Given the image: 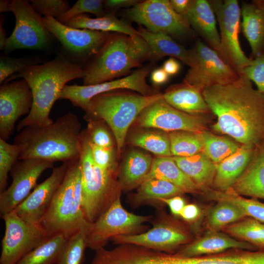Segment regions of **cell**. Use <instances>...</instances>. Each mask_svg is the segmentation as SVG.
Segmentation results:
<instances>
[{"label": "cell", "mask_w": 264, "mask_h": 264, "mask_svg": "<svg viewBox=\"0 0 264 264\" xmlns=\"http://www.w3.org/2000/svg\"><path fill=\"white\" fill-rule=\"evenodd\" d=\"M202 94L217 117L214 131L240 144L254 147L264 143V95L244 75L224 85L205 88Z\"/></svg>", "instance_id": "6da1fadb"}, {"label": "cell", "mask_w": 264, "mask_h": 264, "mask_svg": "<svg viewBox=\"0 0 264 264\" xmlns=\"http://www.w3.org/2000/svg\"><path fill=\"white\" fill-rule=\"evenodd\" d=\"M84 75L81 66L62 55L42 64L29 65L16 75L12 79H24L33 96L30 112L19 123L18 132L26 127L41 128L52 124L51 110L64 88L68 82Z\"/></svg>", "instance_id": "7a4b0ae2"}, {"label": "cell", "mask_w": 264, "mask_h": 264, "mask_svg": "<svg viewBox=\"0 0 264 264\" xmlns=\"http://www.w3.org/2000/svg\"><path fill=\"white\" fill-rule=\"evenodd\" d=\"M82 131L77 115L68 112L47 126L23 129L14 143L22 146L19 160L35 158L68 163L79 159Z\"/></svg>", "instance_id": "3957f363"}, {"label": "cell", "mask_w": 264, "mask_h": 264, "mask_svg": "<svg viewBox=\"0 0 264 264\" xmlns=\"http://www.w3.org/2000/svg\"><path fill=\"white\" fill-rule=\"evenodd\" d=\"M153 60L151 50L139 35L110 32L98 51L83 68L85 86L98 84L122 76L129 75L132 69Z\"/></svg>", "instance_id": "277c9868"}, {"label": "cell", "mask_w": 264, "mask_h": 264, "mask_svg": "<svg viewBox=\"0 0 264 264\" xmlns=\"http://www.w3.org/2000/svg\"><path fill=\"white\" fill-rule=\"evenodd\" d=\"M80 159L68 163L65 177L40 224L49 237L62 234L66 238L80 231H89L92 223L82 209Z\"/></svg>", "instance_id": "5b68a950"}, {"label": "cell", "mask_w": 264, "mask_h": 264, "mask_svg": "<svg viewBox=\"0 0 264 264\" xmlns=\"http://www.w3.org/2000/svg\"><path fill=\"white\" fill-rule=\"evenodd\" d=\"M82 209L87 220L94 223L118 198L122 191L118 172L104 170L95 163L86 130L79 138Z\"/></svg>", "instance_id": "8992f818"}, {"label": "cell", "mask_w": 264, "mask_h": 264, "mask_svg": "<svg viewBox=\"0 0 264 264\" xmlns=\"http://www.w3.org/2000/svg\"><path fill=\"white\" fill-rule=\"evenodd\" d=\"M119 89L99 94L92 98L85 111V115L104 120L114 137L117 154L127 139V133L139 114L147 107L163 97L158 93L144 96Z\"/></svg>", "instance_id": "52a82bcc"}, {"label": "cell", "mask_w": 264, "mask_h": 264, "mask_svg": "<svg viewBox=\"0 0 264 264\" xmlns=\"http://www.w3.org/2000/svg\"><path fill=\"white\" fill-rule=\"evenodd\" d=\"M153 226L141 234L113 237L115 244H133L154 250L175 253L194 239L190 228L184 223L158 210L151 220Z\"/></svg>", "instance_id": "ba28073f"}, {"label": "cell", "mask_w": 264, "mask_h": 264, "mask_svg": "<svg viewBox=\"0 0 264 264\" xmlns=\"http://www.w3.org/2000/svg\"><path fill=\"white\" fill-rule=\"evenodd\" d=\"M153 218L129 212L119 198L92 224L87 235V246L96 251L104 247L114 237L143 233L149 229L144 223Z\"/></svg>", "instance_id": "9c48e42d"}, {"label": "cell", "mask_w": 264, "mask_h": 264, "mask_svg": "<svg viewBox=\"0 0 264 264\" xmlns=\"http://www.w3.org/2000/svg\"><path fill=\"white\" fill-rule=\"evenodd\" d=\"M189 51L190 68L183 82L202 92L210 87L232 83L240 77L215 50L200 40Z\"/></svg>", "instance_id": "30bf717a"}, {"label": "cell", "mask_w": 264, "mask_h": 264, "mask_svg": "<svg viewBox=\"0 0 264 264\" xmlns=\"http://www.w3.org/2000/svg\"><path fill=\"white\" fill-rule=\"evenodd\" d=\"M125 14L127 18L153 32L165 33L178 38L192 34L186 17L176 13L168 0L139 1Z\"/></svg>", "instance_id": "8fae6325"}, {"label": "cell", "mask_w": 264, "mask_h": 264, "mask_svg": "<svg viewBox=\"0 0 264 264\" xmlns=\"http://www.w3.org/2000/svg\"><path fill=\"white\" fill-rule=\"evenodd\" d=\"M220 30L223 59L240 75L252 59L247 57L239 41L241 7L237 0H211Z\"/></svg>", "instance_id": "7c38bea8"}, {"label": "cell", "mask_w": 264, "mask_h": 264, "mask_svg": "<svg viewBox=\"0 0 264 264\" xmlns=\"http://www.w3.org/2000/svg\"><path fill=\"white\" fill-rule=\"evenodd\" d=\"M1 217L5 229L0 264H16L49 237L40 224L27 222L14 210Z\"/></svg>", "instance_id": "4fadbf2b"}, {"label": "cell", "mask_w": 264, "mask_h": 264, "mask_svg": "<svg viewBox=\"0 0 264 264\" xmlns=\"http://www.w3.org/2000/svg\"><path fill=\"white\" fill-rule=\"evenodd\" d=\"M11 11L16 24L8 37L4 51L10 53L18 49H41L47 46L52 36L45 27L43 18L26 0H13Z\"/></svg>", "instance_id": "5bb4252c"}, {"label": "cell", "mask_w": 264, "mask_h": 264, "mask_svg": "<svg viewBox=\"0 0 264 264\" xmlns=\"http://www.w3.org/2000/svg\"><path fill=\"white\" fill-rule=\"evenodd\" d=\"M208 115H193L179 110L163 97L147 107L134 124L140 128H153L170 132L184 131L200 133L207 130Z\"/></svg>", "instance_id": "9a60e30c"}, {"label": "cell", "mask_w": 264, "mask_h": 264, "mask_svg": "<svg viewBox=\"0 0 264 264\" xmlns=\"http://www.w3.org/2000/svg\"><path fill=\"white\" fill-rule=\"evenodd\" d=\"M152 68V64L146 65L120 79L92 85H66L59 99L69 100L72 105L86 111L94 97L110 91L127 89L144 96L157 94L146 82V77Z\"/></svg>", "instance_id": "2e32d148"}, {"label": "cell", "mask_w": 264, "mask_h": 264, "mask_svg": "<svg viewBox=\"0 0 264 264\" xmlns=\"http://www.w3.org/2000/svg\"><path fill=\"white\" fill-rule=\"evenodd\" d=\"M54 162L30 158L19 160L10 174L12 181L9 187L0 193L1 216L14 210L38 185L41 175L48 169L54 168Z\"/></svg>", "instance_id": "e0dca14e"}, {"label": "cell", "mask_w": 264, "mask_h": 264, "mask_svg": "<svg viewBox=\"0 0 264 264\" xmlns=\"http://www.w3.org/2000/svg\"><path fill=\"white\" fill-rule=\"evenodd\" d=\"M44 23L52 36L76 59L86 60L93 56L104 44L110 32L75 28L51 16L42 17Z\"/></svg>", "instance_id": "ac0fdd59"}, {"label": "cell", "mask_w": 264, "mask_h": 264, "mask_svg": "<svg viewBox=\"0 0 264 264\" xmlns=\"http://www.w3.org/2000/svg\"><path fill=\"white\" fill-rule=\"evenodd\" d=\"M33 96L27 82L22 79L0 87V138L7 140L13 134L17 121L29 113Z\"/></svg>", "instance_id": "d6986e66"}, {"label": "cell", "mask_w": 264, "mask_h": 264, "mask_svg": "<svg viewBox=\"0 0 264 264\" xmlns=\"http://www.w3.org/2000/svg\"><path fill=\"white\" fill-rule=\"evenodd\" d=\"M67 166L68 163H62L53 168L50 176L15 208L17 215L28 222L40 224L65 177Z\"/></svg>", "instance_id": "ffe728a7"}, {"label": "cell", "mask_w": 264, "mask_h": 264, "mask_svg": "<svg viewBox=\"0 0 264 264\" xmlns=\"http://www.w3.org/2000/svg\"><path fill=\"white\" fill-rule=\"evenodd\" d=\"M233 248L257 250L252 244L237 240L221 231L207 230L201 236L183 246L176 253L186 257L209 255Z\"/></svg>", "instance_id": "44dd1931"}, {"label": "cell", "mask_w": 264, "mask_h": 264, "mask_svg": "<svg viewBox=\"0 0 264 264\" xmlns=\"http://www.w3.org/2000/svg\"><path fill=\"white\" fill-rule=\"evenodd\" d=\"M186 18L191 27L223 59L217 19L209 1L192 0Z\"/></svg>", "instance_id": "7402d4cb"}, {"label": "cell", "mask_w": 264, "mask_h": 264, "mask_svg": "<svg viewBox=\"0 0 264 264\" xmlns=\"http://www.w3.org/2000/svg\"><path fill=\"white\" fill-rule=\"evenodd\" d=\"M241 11V27L253 59L264 53V0L243 1Z\"/></svg>", "instance_id": "603a6c76"}, {"label": "cell", "mask_w": 264, "mask_h": 264, "mask_svg": "<svg viewBox=\"0 0 264 264\" xmlns=\"http://www.w3.org/2000/svg\"><path fill=\"white\" fill-rule=\"evenodd\" d=\"M255 147L242 145L235 153L217 164L212 188L225 191L232 188L250 162Z\"/></svg>", "instance_id": "cb8c5ba5"}, {"label": "cell", "mask_w": 264, "mask_h": 264, "mask_svg": "<svg viewBox=\"0 0 264 264\" xmlns=\"http://www.w3.org/2000/svg\"><path fill=\"white\" fill-rule=\"evenodd\" d=\"M232 188L241 196L264 199V143L255 147L250 162Z\"/></svg>", "instance_id": "d4e9b609"}, {"label": "cell", "mask_w": 264, "mask_h": 264, "mask_svg": "<svg viewBox=\"0 0 264 264\" xmlns=\"http://www.w3.org/2000/svg\"><path fill=\"white\" fill-rule=\"evenodd\" d=\"M164 100L175 109L193 115H208L211 112L202 91L183 82L169 88L163 94Z\"/></svg>", "instance_id": "484cf974"}, {"label": "cell", "mask_w": 264, "mask_h": 264, "mask_svg": "<svg viewBox=\"0 0 264 264\" xmlns=\"http://www.w3.org/2000/svg\"><path fill=\"white\" fill-rule=\"evenodd\" d=\"M153 160L145 153L136 150L130 151L118 170V180L122 191L136 189L149 173Z\"/></svg>", "instance_id": "4316f807"}, {"label": "cell", "mask_w": 264, "mask_h": 264, "mask_svg": "<svg viewBox=\"0 0 264 264\" xmlns=\"http://www.w3.org/2000/svg\"><path fill=\"white\" fill-rule=\"evenodd\" d=\"M179 168L197 185L200 194L212 188L217 164L203 152L189 156H172Z\"/></svg>", "instance_id": "83f0119b"}, {"label": "cell", "mask_w": 264, "mask_h": 264, "mask_svg": "<svg viewBox=\"0 0 264 264\" xmlns=\"http://www.w3.org/2000/svg\"><path fill=\"white\" fill-rule=\"evenodd\" d=\"M186 193L183 190L168 181L155 178L143 181L135 192L128 198L133 208L146 204H160L159 200Z\"/></svg>", "instance_id": "f1b7e54d"}, {"label": "cell", "mask_w": 264, "mask_h": 264, "mask_svg": "<svg viewBox=\"0 0 264 264\" xmlns=\"http://www.w3.org/2000/svg\"><path fill=\"white\" fill-rule=\"evenodd\" d=\"M152 178L168 181L186 193L200 194L197 185L179 168L172 156H157L154 159L151 169L144 180Z\"/></svg>", "instance_id": "f546056e"}, {"label": "cell", "mask_w": 264, "mask_h": 264, "mask_svg": "<svg viewBox=\"0 0 264 264\" xmlns=\"http://www.w3.org/2000/svg\"><path fill=\"white\" fill-rule=\"evenodd\" d=\"M138 35L149 46L153 60L166 56L176 58L189 66L190 58L189 50L175 41L170 35L162 33L149 31L141 25L137 30Z\"/></svg>", "instance_id": "4dcf8cb0"}, {"label": "cell", "mask_w": 264, "mask_h": 264, "mask_svg": "<svg viewBox=\"0 0 264 264\" xmlns=\"http://www.w3.org/2000/svg\"><path fill=\"white\" fill-rule=\"evenodd\" d=\"M184 264H264V249H228L217 254L186 257Z\"/></svg>", "instance_id": "1f68e13d"}, {"label": "cell", "mask_w": 264, "mask_h": 264, "mask_svg": "<svg viewBox=\"0 0 264 264\" xmlns=\"http://www.w3.org/2000/svg\"><path fill=\"white\" fill-rule=\"evenodd\" d=\"M75 28L87 29L107 32H116L131 36L139 35L130 24L117 19L113 14L107 13L101 17L91 18L85 14L76 16L66 24Z\"/></svg>", "instance_id": "d6a6232c"}, {"label": "cell", "mask_w": 264, "mask_h": 264, "mask_svg": "<svg viewBox=\"0 0 264 264\" xmlns=\"http://www.w3.org/2000/svg\"><path fill=\"white\" fill-rule=\"evenodd\" d=\"M202 194L206 198L217 201H226L240 207L246 217L264 223V203L255 198L249 199L238 194L232 188L225 191H219L210 188Z\"/></svg>", "instance_id": "836d02e7"}, {"label": "cell", "mask_w": 264, "mask_h": 264, "mask_svg": "<svg viewBox=\"0 0 264 264\" xmlns=\"http://www.w3.org/2000/svg\"><path fill=\"white\" fill-rule=\"evenodd\" d=\"M67 240L62 234L49 237L16 264H57Z\"/></svg>", "instance_id": "e575fe53"}, {"label": "cell", "mask_w": 264, "mask_h": 264, "mask_svg": "<svg viewBox=\"0 0 264 264\" xmlns=\"http://www.w3.org/2000/svg\"><path fill=\"white\" fill-rule=\"evenodd\" d=\"M221 231L257 249H264V223L255 219L246 217L226 226Z\"/></svg>", "instance_id": "d590c367"}, {"label": "cell", "mask_w": 264, "mask_h": 264, "mask_svg": "<svg viewBox=\"0 0 264 264\" xmlns=\"http://www.w3.org/2000/svg\"><path fill=\"white\" fill-rule=\"evenodd\" d=\"M128 142L157 156H172L168 133L160 130H143L134 132L129 136Z\"/></svg>", "instance_id": "8d00e7d4"}, {"label": "cell", "mask_w": 264, "mask_h": 264, "mask_svg": "<svg viewBox=\"0 0 264 264\" xmlns=\"http://www.w3.org/2000/svg\"><path fill=\"white\" fill-rule=\"evenodd\" d=\"M208 211L205 218L207 230L221 231L226 226L245 217L237 205L226 201H217Z\"/></svg>", "instance_id": "74e56055"}, {"label": "cell", "mask_w": 264, "mask_h": 264, "mask_svg": "<svg viewBox=\"0 0 264 264\" xmlns=\"http://www.w3.org/2000/svg\"><path fill=\"white\" fill-rule=\"evenodd\" d=\"M202 152L215 164H218L235 153L241 145L225 136L205 131L200 133Z\"/></svg>", "instance_id": "f35d334b"}, {"label": "cell", "mask_w": 264, "mask_h": 264, "mask_svg": "<svg viewBox=\"0 0 264 264\" xmlns=\"http://www.w3.org/2000/svg\"><path fill=\"white\" fill-rule=\"evenodd\" d=\"M168 133L172 156H189L202 152L201 132L178 131Z\"/></svg>", "instance_id": "ab89813d"}, {"label": "cell", "mask_w": 264, "mask_h": 264, "mask_svg": "<svg viewBox=\"0 0 264 264\" xmlns=\"http://www.w3.org/2000/svg\"><path fill=\"white\" fill-rule=\"evenodd\" d=\"M88 233L87 231H80L68 239L57 264H82L87 247Z\"/></svg>", "instance_id": "60d3db41"}, {"label": "cell", "mask_w": 264, "mask_h": 264, "mask_svg": "<svg viewBox=\"0 0 264 264\" xmlns=\"http://www.w3.org/2000/svg\"><path fill=\"white\" fill-rule=\"evenodd\" d=\"M22 150V145L0 138V193L7 188L8 174L19 160Z\"/></svg>", "instance_id": "b9f144b4"}, {"label": "cell", "mask_w": 264, "mask_h": 264, "mask_svg": "<svg viewBox=\"0 0 264 264\" xmlns=\"http://www.w3.org/2000/svg\"><path fill=\"white\" fill-rule=\"evenodd\" d=\"M84 118L88 121L86 131L92 143L103 148H114V137L104 120L87 115H85Z\"/></svg>", "instance_id": "7bdbcfd3"}, {"label": "cell", "mask_w": 264, "mask_h": 264, "mask_svg": "<svg viewBox=\"0 0 264 264\" xmlns=\"http://www.w3.org/2000/svg\"><path fill=\"white\" fill-rule=\"evenodd\" d=\"M103 2L102 0H78L57 20L66 24L73 17L85 13H90L97 17H103L106 14L103 9Z\"/></svg>", "instance_id": "ee69618b"}, {"label": "cell", "mask_w": 264, "mask_h": 264, "mask_svg": "<svg viewBox=\"0 0 264 264\" xmlns=\"http://www.w3.org/2000/svg\"><path fill=\"white\" fill-rule=\"evenodd\" d=\"M89 142L92 157L96 164L104 170L118 172L116 160L117 153L115 148H103L98 146L92 143L89 139Z\"/></svg>", "instance_id": "f6af8a7d"}, {"label": "cell", "mask_w": 264, "mask_h": 264, "mask_svg": "<svg viewBox=\"0 0 264 264\" xmlns=\"http://www.w3.org/2000/svg\"><path fill=\"white\" fill-rule=\"evenodd\" d=\"M34 10L39 14L58 19L70 7L64 0H31L29 1Z\"/></svg>", "instance_id": "bcb514c9"}, {"label": "cell", "mask_w": 264, "mask_h": 264, "mask_svg": "<svg viewBox=\"0 0 264 264\" xmlns=\"http://www.w3.org/2000/svg\"><path fill=\"white\" fill-rule=\"evenodd\" d=\"M242 74L256 85L257 90L264 95V53L252 59Z\"/></svg>", "instance_id": "7dc6e473"}, {"label": "cell", "mask_w": 264, "mask_h": 264, "mask_svg": "<svg viewBox=\"0 0 264 264\" xmlns=\"http://www.w3.org/2000/svg\"><path fill=\"white\" fill-rule=\"evenodd\" d=\"M32 64L31 61L26 58H15L1 56L0 59V84L12 74L20 72L27 66Z\"/></svg>", "instance_id": "c3c4849f"}, {"label": "cell", "mask_w": 264, "mask_h": 264, "mask_svg": "<svg viewBox=\"0 0 264 264\" xmlns=\"http://www.w3.org/2000/svg\"><path fill=\"white\" fill-rule=\"evenodd\" d=\"M201 214V210L197 204L188 203L185 205L179 217L187 224L192 225L199 219Z\"/></svg>", "instance_id": "681fc988"}, {"label": "cell", "mask_w": 264, "mask_h": 264, "mask_svg": "<svg viewBox=\"0 0 264 264\" xmlns=\"http://www.w3.org/2000/svg\"><path fill=\"white\" fill-rule=\"evenodd\" d=\"M159 202L161 204H166L171 213L176 217L179 216L180 212L186 204L185 200L181 195L161 199Z\"/></svg>", "instance_id": "f907efd6"}, {"label": "cell", "mask_w": 264, "mask_h": 264, "mask_svg": "<svg viewBox=\"0 0 264 264\" xmlns=\"http://www.w3.org/2000/svg\"><path fill=\"white\" fill-rule=\"evenodd\" d=\"M139 2L136 0H107L104 1L103 6L110 9L133 7Z\"/></svg>", "instance_id": "816d5d0a"}, {"label": "cell", "mask_w": 264, "mask_h": 264, "mask_svg": "<svg viewBox=\"0 0 264 264\" xmlns=\"http://www.w3.org/2000/svg\"><path fill=\"white\" fill-rule=\"evenodd\" d=\"M170 2L176 13L186 17L192 0H171Z\"/></svg>", "instance_id": "f5cc1de1"}, {"label": "cell", "mask_w": 264, "mask_h": 264, "mask_svg": "<svg viewBox=\"0 0 264 264\" xmlns=\"http://www.w3.org/2000/svg\"><path fill=\"white\" fill-rule=\"evenodd\" d=\"M169 75L162 68H158L154 70L151 73V80L155 85H162L166 83Z\"/></svg>", "instance_id": "db71d44e"}, {"label": "cell", "mask_w": 264, "mask_h": 264, "mask_svg": "<svg viewBox=\"0 0 264 264\" xmlns=\"http://www.w3.org/2000/svg\"><path fill=\"white\" fill-rule=\"evenodd\" d=\"M162 68L169 75H174L179 72L180 66L176 60L171 57L164 63Z\"/></svg>", "instance_id": "11a10c76"}, {"label": "cell", "mask_w": 264, "mask_h": 264, "mask_svg": "<svg viewBox=\"0 0 264 264\" xmlns=\"http://www.w3.org/2000/svg\"><path fill=\"white\" fill-rule=\"evenodd\" d=\"M4 22V16H0V50L4 49L5 44L8 39L7 37L6 31L3 27L2 24Z\"/></svg>", "instance_id": "9f6ffc18"}, {"label": "cell", "mask_w": 264, "mask_h": 264, "mask_svg": "<svg viewBox=\"0 0 264 264\" xmlns=\"http://www.w3.org/2000/svg\"><path fill=\"white\" fill-rule=\"evenodd\" d=\"M12 0H0V12L11 11Z\"/></svg>", "instance_id": "6f0895ef"}]
</instances>
